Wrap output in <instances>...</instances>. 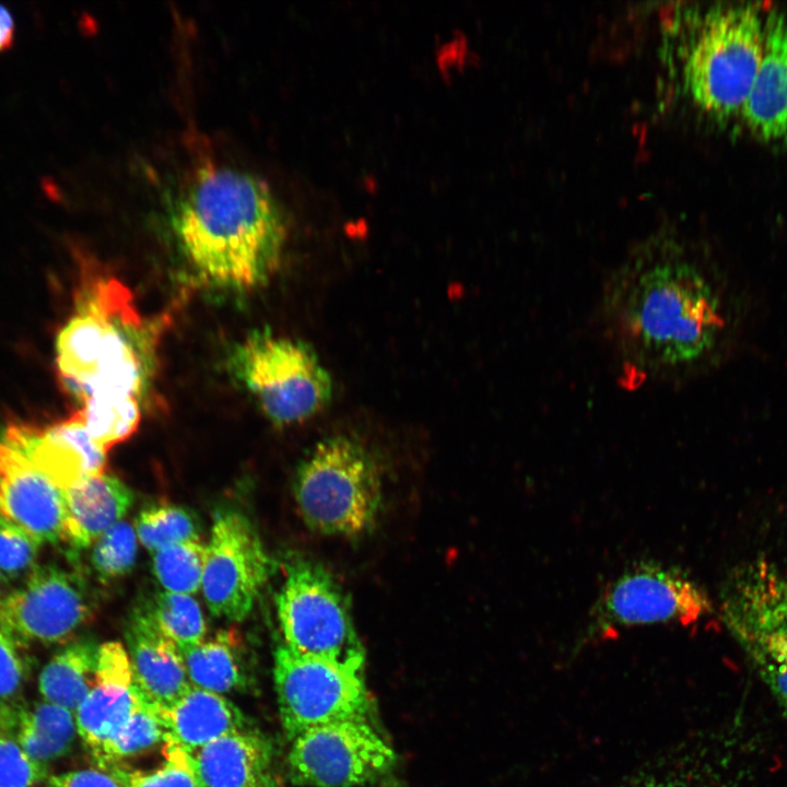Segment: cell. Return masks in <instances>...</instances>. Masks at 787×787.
<instances>
[{
	"instance_id": "cell-12",
	"label": "cell",
	"mask_w": 787,
	"mask_h": 787,
	"mask_svg": "<svg viewBox=\"0 0 787 787\" xmlns=\"http://www.w3.org/2000/svg\"><path fill=\"white\" fill-rule=\"evenodd\" d=\"M272 569L260 536L250 519L234 509L215 514L201 588L213 615L243 621Z\"/></svg>"
},
{
	"instance_id": "cell-14",
	"label": "cell",
	"mask_w": 787,
	"mask_h": 787,
	"mask_svg": "<svg viewBox=\"0 0 787 787\" xmlns=\"http://www.w3.org/2000/svg\"><path fill=\"white\" fill-rule=\"evenodd\" d=\"M0 518L42 544L64 540L63 492L3 437L0 438Z\"/></svg>"
},
{
	"instance_id": "cell-27",
	"label": "cell",
	"mask_w": 787,
	"mask_h": 787,
	"mask_svg": "<svg viewBox=\"0 0 787 787\" xmlns=\"http://www.w3.org/2000/svg\"><path fill=\"white\" fill-rule=\"evenodd\" d=\"M205 553L199 539L172 544L153 553V573L165 591L195 594L201 586Z\"/></svg>"
},
{
	"instance_id": "cell-5",
	"label": "cell",
	"mask_w": 787,
	"mask_h": 787,
	"mask_svg": "<svg viewBox=\"0 0 787 787\" xmlns=\"http://www.w3.org/2000/svg\"><path fill=\"white\" fill-rule=\"evenodd\" d=\"M230 374L277 425L304 421L332 397V380L313 346L255 330L237 342L227 359Z\"/></svg>"
},
{
	"instance_id": "cell-11",
	"label": "cell",
	"mask_w": 787,
	"mask_h": 787,
	"mask_svg": "<svg viewBox=\"0 0 787 787\" xmlns=\"http://www.w3.org/2000/svg\"><path fill=\"white\" fill-rule=\"evenodd\" d=\"M391 747L367 719H350L304 731L292 740L289 775L295 785L353 787L387 772Z\"/></svg>"
},
{
	"instance_id": "cell-31",
	"label": "cell",
	"mask_w": 787,
	"mask_h": 787,
	"mask_svg": "<svg viewBox=\"0 0 787 787\" xmlns=\"http://www.w3.org/2000/svg\"><path fill=\"white\" fill-rule=\"evenodd\" d=\"M167 742V761L151 771L132 770L113 764L109 772L121 787H200L190 765V754Z\"/></svg>"
},
{
	"instance_id": "cell-20",
	"label": "cell",
	"mask_w": 787,
	"mask_h": 787,
	"mask_svg": "<svg viewBox=\"0 0 787 787\" xmlns=\"http://www.w3.org/2000/svg\"><path fill=\"white\" fill-rule=\"evenodd\" d=\"M63 492L64 540L86 548L122 520L133 502L131 490L106 472L75 483Z\"/></svg>"
},
{
	"instance_id": "cell-8",
	"label": "cell",
	"mask_w": 787,
	"mask_h": 787,
	"mask_svg": "<svg viewBox=\"0 0 787 787\" xmlns=\"http://www.w3.org/2000/svg\"><path fill=\"white\" fill-rule=\"evenodd\" d=\"M275 604L287 647L306 656L364 665V649L348 601L321 565L291 559Z\"/></svg>"
},
{
	"instance_id": "cell-17",
	"label": "cell",
	"mask_w": 787,
	"mask_h": 787,
	"mask_svg": "<svg viewBox=\"0 0 787 787\" xmlns=\"http://www.w3.org/2000/svg\"><path fill=\"white\" fill-rule=\"evenodd\" d=\"M126 639L136 689L157 709L174 705L191 686L176 645L143 607L132 612Z\"/></svg>"
},
{
	"instance_id": "cell-10",
	"label": "cell",
	"mask_w": 787,
	"mask_h": 787,
	"mask_svg": "<svg viewBox=\"0 0 787 787\" xmlns=\"http://www.w3.org/2000/svg\"><path fill=\"white\" fill-rule=\"evenodd\" d=\"M273 680L280 719L290 740L327 724L367 719L364 665L306 656L282 643L274 653Z\"/></svg>"
},
{
	"instance_id": "cell-36",
	"label": "cell",
	"mask_w": 787,
	"mask_h": 787,
	"mask_svg": "<svg viewBox=\"0 0 787 787\" xmlns=\"http://www.w3.org/2000/svg\"><path fill=\"white\" fill-rule=\"evenodd\" d=\"M15 37V22L10 10L0 4V52L7 51L13 45Z\"/></svg>"
},
{
	"instance_id": "cell-26",
	"label": "cell",
	"mask_w": 787,
	"mask_h": 787,
	"mask_svg": "<svg viewBox=\"0 0 787 787\" xmlns=\"http://www.w3.org/2000/svg\"><path fill=\"white\" fill-rule=\"evenodd\" d=\"M158 630L178 650L204 639L207 626L202 610L190 595L162 591L143 606Z\"/></svg>"
},
{
	"instance_id": "cell-16",
	"label": "cell",
	"mask_w": 787,
	"mask_h": 787,
	"mask_svg": "<svg viewBox=\"0 0 787 787\" xmlns=\"http://www.w3.org/2000/svg\"><path fill=\"white\" fill-rule=\"evenodd\" d=\"M144 702L126 648L118 642L99 645L96 684L75 713L78 735L94 759Z\"/></svg>"
},
{
	"instance_id": "cell-35",
	"label": "cell",
	"mask_w": 787,
	"mask_h": 787,
	"mask_svg": "<svg viewBox=\"0 0 787 787\" xmlns=\"http://www.w3.org/2000/svg\"><path fill=\"white\" fill-rule=\"evenodd\" d=\"M49 787H121L119 782L102 768H83L52 775Z\"/></svg>"
},
{
	"instance_id": "cell-37",
	"label": "cell",
	"mask_w": 787,
	"mask_h": 787,
	"mask_svg": "<svg viewBox=\"0 0 787 787\" xmlns=\"http://www.w3.org/2000/svg\"><path fill=\"white\" fill-rule=\"evenodd\" d=\"M256 787H278V786H277V784L273 782L272 777H270L268 780H266L265 783H262V784H260V785H258V786H256Z\"/></svg>"
},
{
	"instance_id": "cell-13",
	"label": "cell",
	"mask_w": 787,
	"mask_h": 787,
	"mask_svg": "<svg viewBox=\"0 0 787 787\" xmlns=\"http://www.w3.org/2000/svg\"><path fill=\"white\" fill-rule=\"evenodd\" d=\"M91 613L80 576L54 564L35 566L19 588L0 598V624L24 644L63 643Z\"/></svg>"
},
{
	"instance_id": "cell-7",
	"label": "cell",
	"mask_w": 787,
	"mask_h": 787,
	"mask_svg": "<svg viewBox=\"0 0 787 787\" xmlns=\"http://www.w3.org/2000/svg\"><path fill=\"white\" fill-rule=\"evenodd\" d=\"M726 629L778 703L787 708V561L736 566L719 592Z\"/></svg>"
},
{
	"instance_id": "cell-29",
	"label": "cell",
	"mask_w": 787,
	"mask_h": 787,
	"mask_svg": "<svg viewBox=\"0 0 787 787\" xmlns=\"http://www.w3.org/2000/svg\"><path fill=\"white\" fill-rule=\"evenodd\" d=\"M20 704H0V787H34L47 778V765L32 760L16 739Z\"/></svg>"
},
{
	"instance_id": "cell-21",
	"label": "cell",
	"mask_w": 787,
	"mask_h": 787,
	"mask_svg": "<svg viewBox=\"0 0 787 787\" xmlns=\"http://www.w3.org/2000/svg\"><path fill=\"white\" fill-rule=\"evenodd\" d=\"M157 712L166 730L165 741L188 754L246 728L245 716L235 704L222 694L193 685L174 705Z\"/></svg>"
},
{
	"instance_id": "cell-23",
	"label": "cell",
	"mask_w": 787,
	"mask_h": 787,
	"mask_svg": "<svg viewBox=\"0 0 787 787\" xmlns=\"http://www.w3.org/2000/svg\"><path fill=\"white\" fill-rule=\"evenodd\" d=\"M77 735L75 715L61 706L44 700L19 706L16 739L35 762L47 765L64 756Z\"/></svg>"
},
{
	"instance_id": "cell-39",
	"label": "cell",
	"mask_w": 787,
	"mask_h": 787,
	"mask_svg": "<svg viewBox=\"0 0 787 787\" xmlns=\"http://www.w3.org/2000/svg\"><path fill=\"white\" fill-rule=\"evenodd\" d=\"M0 580H1V577H0Z\"/></svg>"
},
{
	"instance_id": "cell-30",
	"label": "cell",
	"mask_w": 787,
	"mask_h": 787,
	"mask_svg": "<svg viewBox=\"0 0 787 787\" xmlns=\"http://www.w3.org/2000/svg\"><path fill=\"white\" fill-rule=\"evenodd\" d=\"M138 540L153 553L179 542L199 539L195 516L176 505H154L142 509L134 525Z\"/></svg>"
},
{
	"instance_id": "cell-25",
	"label": "cell",
	"mask_w": 787,
	"mask_h": 787,
	"mask_svg": "<svg viewBox=\"0 0 787 787\" xmlns=\"http://www.w3.org/2000/svg\"><path fill=\"white\" fill-rule=\"evenodd\" d=\"M140 399L132 396H95L84 400L74 414L89 435L106 453L128 439L141 420Z\"/></svg>"
},
{
	"instance_id": "cell-9",
	"label": "cell",
	"mask_w": 787,
	"mask_h": 787,
	"mask_svg": "<svg viewBox=\"0 0 787 787\" xmlns=\"http://www.w3.org/2000/svg\"><path fill=\"white\" fill-rule=\"evenodd\" d=\"M710 612L707 592L682 568L658 561H641L604 587L589 610L584 638L637 625H688Z\"/></svg>"
},
{
	"instance_id": "cell-4",
	"label": "cell",
	"mask_w": 787,
	"mask_h": 787,
	"mask_svg": "<svg viewBox=\"0 0 787 787\" xmlns=\"http://www.w3.org/2000/svg\"><path fill=\"white\" fill-rule=\"evenodd\" d=\"M684 20L678 43L682 89L716 119L742 113L764 51L765 17L754 4H721Z\"/></svg>"
},
{
	"instance_id": "cell-34",
	"label": "cell",
	"mask_w": 787,
	"mask_h": 787,
	"mask_svg": "<svg viewBox=\"0 0 787 787\" xmlns=\"http://www.w3.org/2000/svg\"><path fill=\"white\" fill-rule=\"evenodd\" d=\"M25 645L0 624V704L14 702L26 673Z\"/></svg>"
},
{
	"instance_id": "cell-18",
	"label": "cell",
	"mask_w": 787,
	"mask_h": 787,
	"mask_svg": "<svg viewBox=\"0 0 787 787\" xmlns=\"http://www.w3.org/2000/svg\"><path fill=\"white\" fill-rule=\"evenodd\" d=\"M741 114L757 138L787 144V13L765 17L763 58Z\"/></svg>"
},
{
	"instance_id": "cell-19",
	"label": "cell",
	"mask_w": 787,
	"mask_h": 787,
	"mask_svg": "<svg viewBox=\"0 0 787 787\" xmlns=\"http://www.w3.org/2000/svg\"><path fill=\"white\" fill-rule=\"evenodd\" d=\"M270 763V743L248 728L227 733L190 754L200 787H256L271 777Z\"/></svg>"
},
{
	"instance_id": "cell-3",
	"label": "cell",
	"mask_w": 787,
	"mask_h": 787,
	"mask_svg": "<svg viewBox=\"0 0 787 787\" xmlns=\"http://www.w3.org/2000/svg\"><path fill=\"white\" fill-rule=\"evenodd\" d=\"M155 332L121 282L111 278L92 282L57 338V366L64 387L82 402L95 396L140 399L151 376Z\"/></svg>"
},
{
	"instance_id": "cell-24",
	"label": "cell",
	"mask_w": 787,
	"mask_h": 787,
	"mask_svg": "<svg viewBox=\"0 0 787 787\" xmlns=\"http://www.w3.org/2000/svg\"><path fill=\"white\" fill-rule=\"evenodd\" d=\"M235 633L222 631L209 641L179 650L191 685L223 694L246 684Z\"/></svg>"
},
{
	"instance_id": "cell-32",
	"label": "cell",
	"mask_w": 787,
	"mask_h": 787,
	"mask_svg": "<svg viewBox=\"0 0 787 787\" xmlns=\"http://www.w3.org/2000/svg\"><path fill=\"white\" fill-rule=\"evenodd\" d=\"M137 535L129 522L120 520L94 543L91 562L99 577H120L133 566L137 557Z\"/></svg>"
},
{
	"instance_id": "cell-22",
	"label": "cell",
	"mask_w": 787,
	"mask_h": 787,
	"mask_svg": "<svg viewBox=\"0 0 787 787\" xmlns=\"http://www.w3.org/2000/svg\"><path fill=\"white\" fill-rule=\"evenodd\" d=\"M99 646L92 641H75L58 650L44 666L38 691L44 701L75 715L96 684Z\"/></svg>"
},
{
	"instance_id": "cell-33",
	"label": "cell",
	"mask_w": 787,
	"mask_h": 787,
	"mask_svg": "<svg viewBox=\"0 0 787 787\" xmlns=\"http://www.w3.org/2000/svg\"><path fill=\"white\" fill-rule=\"evenodd\" d=\"M42 543L23 529L0 518V577L10 580L34 563Z\"/></svg>"
},
{
	"instance_id": "cell-2",
	"label": "cell",
	"mask_w": 787,
	"mask_h": 787,
	"mask_svg": "<svg viewBox=\"0 0 787 787\" xmlns=\"http://www.w3.org/2000/svg\"><path fill=\"white\" fill-rule=\"evenodd\" d=\"M164 210L176 249L201 284L245 292L262 286L277 270L286 220L257 175L226 164H201Z\"/></svg>"
},
{
	"instance_id": "cell-6",
	"label": "cell",
	"mask_w": 787,
	"mask_h": 787,
	"mask_svg": "<svg viewBox=\"0 0 787 787\" xmlns=\"http://www.w3.org/2000/svg\"><path fill=\"white\" fill-rule=\"evenodd\" d=\"M294 495L309 528L357 536L375 522L381 501L374 459L356 441L333 436L316 445L298 468Z\"/></svg>"
},
{
	"instance_id": "cell-28",
	"label": "cell",
	"mask_w": 787,
	"mask_h": 787,
	"mask_svg": "<svg viewBox=\"0 0 787 787\" xmlns=\"http://www.w3.org/2000/svg\"><path fill=\"white\" fill-rule=\"evenodd\" d=\"M166 739L157 709L144 702L126 724L104 744L94 759L102 770L137 755Z\"/></svg>"
},
{
	"instance_id": "cell-15",
	"label": "cell",
	"mask_w": 787,
	"mask_h": 787,
	"mask_svg": "<svg viewBox=\"0 0 787 787\" xmlns=\"http://www.w3.org/2000/svg\"><path fill=\"white\" fill-rule=\"evenodd\" d=\"M2 437L21 449L61 491L105 472L107 453L74 413L45 430L10 424Z\"/></svg>"
},
{
	"instance_id": "cell-38",
	"label": "cell",
	"mask_w": 787,
	"mask_h": 787,
	"mask_svg": "<svg viewBox=\"0 0 787 787\" xmlns=\"http://www.w3.org/2000/svg\"><path fill=\"white\" fill-rule=\"evenodd\" d=\"M643 787H673L672 785L665 784V783H654L651 785H645Z\"/></svg>"
},
{
	"instance_id": "cell-1",
	"label": "cell",
	"mask_w": 787,
	"mask_h": 787,
	"mask_svg": "<svg viewBox=\"0 0 787 787\" xmlns=\"http://www.w3.org/2000/svg\"><path fill=\"white\" fill-rule=\"evenodd\" d=\"M599 315L629 389L683 377L715 349L726 325L710 279L671 240L644 245L610 273Z\"/></svg>"
}]
</instances>
